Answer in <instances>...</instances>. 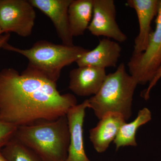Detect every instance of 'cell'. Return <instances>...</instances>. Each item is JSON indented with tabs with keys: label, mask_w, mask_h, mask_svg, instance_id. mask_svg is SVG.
<instances>
[{
	"label": "cell",
	"mask_w": 161,
	"mask_h": 161,
	"mask_svg": "<svg viewBox=\"0 0 161 161\" xmlns=\"http://www.w3.org/2000/svg\"><path fill=\"white\" fill-rule=\"evenodd\" d=\"M77 104L72 94H61L57 83L27 66L21 74L0 71V117L17 127L66 115Z\"/></svg>",
	"instance_id": "cell-1"
},
{
	"label": "cell",
	"mask_w": 161,
	"mask_h": 161,
	"mask_svg": "<svg viewBox=\"0 0 161 161\" xmlns=\"http://www.w3.org/2000/svg\"><path fill=\"white\" fill-rule=\"evenodd\" d=\"M42 161H65L69 133L66 115L53 120H42L18 127L14 136Z\"/></svg>",
	"instance_id": "cell-2"
},
{
	"label": "cell",
	"mask_w": 161,
	"mask_h": 161,
	"mask_svg": "<svg viewBox=\"0 0 161 161\" xmlns=\"http://www.w3.org/2000/svg\"><path fill=\"white\" fill-rule=\"evenodd\" d=\"M138 83L127 72L124 63L114 73L107 75L100 89L89 99V108L100 119L109 113L122 115L126 121L132 114L133 95Z\"/></svg>",
	"instance_id": "cell-3"
},
{
	"label": "cell",
	"mask_w": 161,
	"mask_h": 161,
	"mask_svg": "<svg viewBox=\"0 0 161 161\" xmlns=\"http://www.w3.org/2000/svg\"><path fill=\"white\" fill-rule=\"evenodd\" d=\"M2 48L23 55L29 61L28 67L56 83L64 67L76 62L89 50L80 46L55 44L44 40L38 41L28 49H21L8 43Z\"/></svg>",
	"instance_id": "cell-4"
},
{
	"label": "cell",
	"mask_w": 161,
	"mask_h": 161,
	"mask_svg": "<svg viewBox=\"0 0 161 161\" xmlns=\"http://www.w3.org/2000/svg\"><path fill=\"white\" fill-rule=\"evenodd\" d=\"M155 20L147 49L132 55L128 63L130 75L142 85L150 83L161 64V0Z\"/></svg>",
	"instance_id": "cell-5"
},
{
	"label": "cell",
	"mask_w": 161,
	"mask_h": 161,
	"mask_svg": "<svg viewBox=\"0 0 161 161\" xmlns=\"http://www.w3.org/2000/svg\"><path fill=\"white\" fill-rule=\"evenodd\" d=\"M34 7L26 0H0V26L3 33L23 37L31 34L36 19Z\"/></svg>",
	"instance_id": "cell-6"
},
{
	"label": "cell",
	"mask_w": 161,
	"mask_h": 161,
	"mask_svg": "<svg viewBox=\"0 0 161 161\" xmlns=\"http://www.w3.org/2000/svg\"><path fill=\"white\" fill-rule=\"evenodd\" d=\"M88 30L93 36H103L117 42L123 43L127 40L116 22L113 0H93V15Z\"/></svg>",
	"instance_id": "cell-7"
},
{
	"label": "cell",
	"mask_w": 161,
	"mask_h": 161,
	"mask_svg": "<svg viewBox=\"0 0 161 161\" xmlns=\"http://www.w3.org/2000/svg\"><path fill=\"white\" fill-rule=\"evenodd\" d=\"M73 0H29L35 8L51 20L64 45L74 46L73 36L70 31L68 9Z\"/></svg>",
	"instance_id": "cell-8"
},
{
	"label": "cell",
	"mask_w": 161,
	"mask_h": 161,
	"mask_svg": "<svg viewBox=\"0 0 161 161\" xmlns=\"http://www.w3.org/2000/svg\"><path fill=\"white\" fill-rule=\"evenodd\" d=\"M88 99L71 108L66 114L69 133L68 154L65 161H91L85 151L83 124Z\"/></svg>",
	"instance_id": "cell-9"
},
{
	"label": "cell",
	"mask_w": 161,
	"mask_h": 161,
	"mask_svg": "<svg viewBox=\"0 0 161 161\" xmlns=\"http://www.w3.org/2000/svg\"><path fill=\"white\" fill-rule=\"evenodd\" d=\"M127 3L135 10L138 18L139 30L134 40L132 55H137L147 49L153 31L151 24L158 12L160 0H128Z\"/></svg>",
	"instance_id": "cell-10"
},
{
	"label": "cell",
	"mask_w": 161,
	"mask_h": 161,
	"mask_svg": "<svg viewBox=\"0 0 161 161\" xmlns=\"http://www.w3.org/2000/svg\"><path fill=\"white\" fill-rule=\"evenodd\" d=\"M106 76L104 69L78 67L70 72L69 87L78 96H94L100 89Z\"/></svg>",
	"instance_id": "cell-11"
},
{
	"label": "cell",
	"mask_w": 161,
	"mask_h": 161,
	"mask_svg": "<svg viewBox=\"0 0 161 161\" xmlns=\"http://www.w3.org/2000/svg\"><path fill=\"white\" fill-rule=\"evenodd\" d=\"M122 48L118 42L105 38L92 50L84 54L76 63L78 67L92 66L104 69L115 67L120 58Z\"/></svg>",
	"instance_id": "cell-12"
},
{
	"label": "cell",
	"mask_w": 161,
	"mask_h": 161,
	"mask_svg": "<svg viewBox=\"0 0 161 161\" xmlns=\"http://www.w3.org/2000/svg\"><path fill=\"white\" fill-rule=\"evenodd\" d=\"M125 122L123 116L116 113H108L99 119L97 125L89 131L90 141L95 150L99 153L105 152Z\"/></svg>",
	"instance_id": "cell-13"
},
{
	"label": "cell",
	"mask_w": 161,
	"mask_h": 161,
	"mask_svg": "<svg viewBox=\"0 0 161 161\" xmlns=\"http://www.w3.org/2000/svg\"><path fill=\"white\" fill-rule=\"evenodd\" d=\"M93 15V0H73L68 9L71 33L74 37L82 36L89 26Z\"/></svg>",
	"instance_id": "cell-14"
},
{
	"label": "cell",
	"mask_w": 161,
	"mask_h": 161,
	"mask_svg": "<svg viewBox=\"0 0 161 161\" xmlns=\"http://www.w3.org/2000/svg\"><path fill=\"white\" fill-rule=\"evenodd\" d=\"M152 115L150 110L145 108L140 110L136 118L131 122L124 123L119 129L115 139L113 141L117 150L121 147H136V131L141 126L151 120Z\"/></svg>",
	"instance_id": "cell-15"
},
{
	"label": "cell",
	"mask_w": 161,
	"mask_h": 161,
	"mask_svg": "<svg viewBox=\"0 0 161 161\" xmlns=\"http://www.w3.org/2000/svg\"><path fill=\"white\" fill-rule=\"evenodd\" d=\"M1 152L8 161H42L33 150L15 136L4 146Z\"/></svg>",
	"instance_id": "cell-16"
},
{
	"label": "cell",
	"mask_w": 161,
	"mask_h": 161,
	"mask_svg": "<svg viewBox=\"0 0 161 161\" xmlns=\"http://www.w3.org/2000/svg\"><path fill=\"white\" fill-rule=\"evenodd\" d=\"M18 127L6 122L0 117V151L14 137Z\"/></svg>",
	"instance_id": "cell-17"
},
{
	"label": "cell",
	"mask_w": 161,
	"mask_h": 161,
	"mask_svg": "<svg viewBox=\"0 0 161 161\" xmlns=\"http://www.w3.org/2000/svg\"><path fill=\"white\" fill-rule=\"evenodd\" d=\"M161 78V64L158 69L157 70L156 72L153 76L152 80L149 83V85L146 90H144V92H142V97L146 100H147L150 98V92L152 90L157 83L158 82L159 80Z\"/></svg>",
	"instance_id": "cell-18"
},
{
	"label": "cell",
	"mask_w": 161,
	"mask_h": 161,
	"mask_svg": "<svg viewBox=\"0 0 161 161\" xmlns=\"http://www.w3.org/2000/svg\"><path fill=\"white\" fill-rule=\"evenodd\" d=\"M10 36L9 33L3 34L2 36H0V49L3 48V46L6 43H8Z\"/></svg>",
	"instance_id": "cell-19"
},
{
	"label": "cell",
	"mask_w": 161,
	"mask_h": 161,
	"mask_svg": "<svg viewBox=\"0 0 161 161\" xmlns=\"http://www.w3.org/2000/svg\"><path fill=\"white\" fill-rule=\"evenodd\" d=\"M0 161H8L6 158L3 155V153L1 152V150L0 151Z\"/></svg>",
	"instance_id": "cell-20"
},
{
	"label": "cell",
	"mask_w": 161,
	"mask_h": 161,
	"mask_svg": "<svg viewBox=\"0 0 161 161\" xmlns=\"http://www.w3.org/2000/svg\"><path fill=\"white\" fill-rule=\"evenodd\" d=\"M3 34L4 33H3L2 28H1V26H0V36H2V35H3Z\"/></svg>",
	"instance_id": "cell-21"
}]
</instances>
